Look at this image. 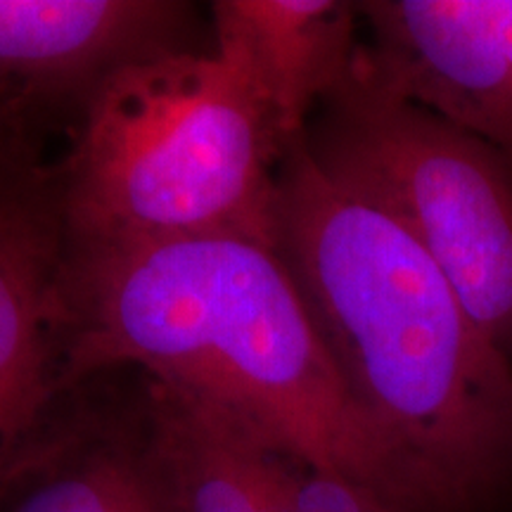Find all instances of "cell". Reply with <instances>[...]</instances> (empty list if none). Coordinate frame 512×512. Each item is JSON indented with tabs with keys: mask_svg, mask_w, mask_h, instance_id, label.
Returning a JSON list of instances; mask_svg holds the SVG:
<instances>
[{
	"mask_svg": "<svg viewBox=\"0 0 512 512\" xmlns=\"http://www.w3.org/2000/svg\"><path fill=\"white\" fill-rule=\"evenodd\" d=\"M31 107L12 88L0 83V192L27 176L36 166L24 159V119Z\"/></svg>",
	"mask_w": 512,
	"mask_h": 512,
	"instance_id": "30bf717a",
	"label": "cell"
},
{
	"mask_svg": "<svg viewBox=\"0 0 512 512\" xmlns=\"http://www.w3.org/2000/svg\"><path fill=\"white\" fill-rule=\"evenodd\" d=\"M358 3L347 0H216L214 50L249 81L294 143L349 79L361 50Z\"/></svg>",
	"mask_w": 512,
	"mask_h": 512,
	"instance_id": "9c48e42d",
	"label": "cell"
},
{
	"mask_svg": "<svg viewBox=\"0 0 512 512\" xmlns=\"http://www.w3.org/2000/svg\"><path fill=\"white\" fill-rule=\"evenodd\" d=\"M62 396L107 370L200 396L401 512H453L351 399L273 242L72 245L57 280Z\"/></svg>",
	"mask_w": 512,
	"mask_h": 512,
	"instance_id": "6da1fadb",
	"label": "cell"
},
{
	"mask_svg": "<svg viewBox=\"0 0 512 512\" xmlns=\"http://www.w3.org/2000/svg\"><path fill=\"white\" fill-rule=\"evenodd\" d=\"M188 10L162 0H0V83L29 107L83 105L124 64L183 50Z\"/></svg>",
	"mask_w": 512,
	"mask_h": 512,
	"instance_id": "ba28073f",
	"label": "cell"
},
{
	"mask_svg": "<svg viewBox=\"0 0 512 512\" xmlns=\"http://www.w3.org/2000/svg\"><path fill=\"white\" fill-rule=\"evenodd\" d=\"M273 245L358 411L453 512H512V363L406 228L287 147Z\"/></svg>",
	"mask_w": 512,
	"mask_h": 512,
	"instance_id": "7a4b0ae2",
	"label": "cell"
},
{
	"mask_svg": "<svg viewBox=\"0 0 512 512\" xmlns=\"http://www.w3.org/2000/svg\"><path fill=\"white\" fill-rule=\"evenodd\" d=\"M140 403L171 512H401L200 396L145 380Z\"/></svg>",
	"mask_w": 512,
	"mask_h": 512,
	"instance_id": "5b68a950",
	"label": "cell"
},
{
	"mask_svg": "<svg viewBox=\"0 0 512 512\" xmlns=\"http://www.w3.org/2000/svg\"><path fill=\"white\" fill-rule=\"evenodd\" d=\"M0 512H171L147 444L140 394H64L0 475Z\"/></svg>",
	"mask_w": 512,
	"mask_h": 512,
	"instance_id": "52a82bcc",
	"label": "cell"
},
{
	"mask_svg": "<svg viewBox=\"0 0 512 512\" xmlns=\"http://www.w3.org/2000/svg\"><path fill=\"white\" fill-rule=\"evenodd\" d=\"M290 145L245 76L214 50L124 64L83 100L72 152L50 171L64 240L273 242L275 185Z\"/></svg>",
	"mask_w": 512,
	"mask_h": 512,
	"instance_id": "3957f363",
	"label": "cell"
},
{
	"mask_svg": "<svg viewBox=\"0 0 512 512\" xmlns=\"http://www.w3.org/2000/svg\"><path fill=\"white\" fill-rule=\"evenodd\" d=\"M358 15L373 79L512 162V0H368Z\"/></svg>",
	"mask_w": 512,
	"mask_h": 512,
	"instance_id": "8992f818",
	"label": "cell"
},
{
	"mask_svg": "<svg viewBox=\"0 0 512 512\" xmlns=\"http://www.w3.org/2000/svg\"><path fill=\"white\" fill-rule=\"evenodd\" d=\"M12 458H15V451H12L8 439H5L3 430H0V475L5 472V467L12 463Z\"/></svg>",
	"mask_w": 512,
	"mask_h": 512,
	"instance_id": "8fae6325",
	"label": "cell"
},
{
	"mask_svg": "<svg viewBox=\"0 0 512 512\" xmlns=\"http://www.w3.org/2000/svg\"><path fill=\"white\" fill-rule=\"evenodd\" d=\"M302 143L332 181L408 230L512 363V162L496 147L373 79H349Z\"/></svg>",
	"mask_w": 512,
	"mask_h": 512,
	"instance_id": "277c9868",
	"label": "cell"
}]
</instances>
